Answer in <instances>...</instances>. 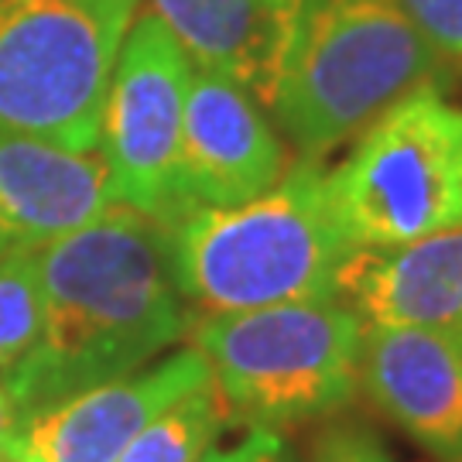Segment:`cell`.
Listing matches in <instances>:
<instances>
[{
    "instance_id": "cell-9",
    "label": "cell",
    "mask_w": 462,
    "mask_h": 462,
    "mask_svg": "<svg viewBox=\"0 0 462 462\" xmlns=\"http://www.w3.org/2000/svg\"><path fill=\"white\" fill-rule=\"evenodd\" d=\"M291 162L261 99L223 72L192 66L182 127L185 209H223L264 196Z\"/></svg>"
},
{
    "instance_id": "cell-17",
    "label": "cell",
    "mask_w": 462,
    "mask_h": 462,
    "mask_svg": "<svg viewBox=\"0 0 462 462\" xmlns=\"http://www.w3.org/2000/svg\"><path fill=\"white\" fill-rule=\"evenodd\" d=\"M401 4L435 49L462 59V0H401Z\"/></svg>"
},
{
    "instance_id": "cell-7",
    "label": "cell",
    "mask_w": 462,
    "mask_h": 462,
    "mask_svg": "<svg viewBox=\"0 0 462 462\" xmlns=\"http://www.w3.org/2000/svg\"><path fill=\"white\" fill-rule=\"evenodd\" d=\"M192 59L158 17H134L120 45L103 120L99 154L114 182L116 206H131L171 226L182 199V127Z\"/></svg>"
},
{
    "instance_id": "cell-14",
    "label": "cell",
    "mask_w": 462,
    "mask_h": 462,
    "mask_svg": "<svg viewBox=\"0 0 462 462\" xmlns=\"http://www.w3.org/2000/svg\"><path fill=\"white\" fill-rule=\"evenodd\" d=\"M226 425H230V411L216 383H206L158 414L120 452L116 462H199L216 446Z\"/></svg>"
},
{
    "instance_id": "cell-6",
    "label": "cell",
    "mask_w": 462,
    "mask_h": 462,
    "mask_svg": "<svg viewBox=\"0 0 462 462\" xmlns=\"http://www.w3.org/2000/svg\"><path fill=\"white\" fill-rule=\"evenodd\" d=\"M329 199L356 250H387L462 226V106L414 89L329 168Z\"/></svg>"
},
{
    "instance_id": "cell-18",
    "label": "cell",
    "mask_w": 462,
    "mask_h": 462,
    "mask_svg": "<svg viewBox=\"0 0 462 462\" xmlns=\"http://www.w3.org/2000/svg\"><path fill=\"white\" fill-rule=\"evenodd\" d=\"M199 462H291L288 446L281 439V431H261L254 429L233 448H209Z\"/></svg>"
},
{
    "instance_id": "cell-20",
    "label": "cell",
    "mask_w": 462,
    "mask_h": 462,
    "mask_svg": "<svg viewBox=\"0 0 462 462\" xmlns=\"http://www.w3.org/2000/svg\"><path fill=\"white\" fill-rule=\"evenodd\" d=\"M4 462H28V459H4Z\"/></svg>"
},
{
    "instance_id": "cell-3",
    "label": "cell",
    "mask_w": 462,
    "mask_h": 462,
    "mask_svg": "<svg viewBox=\"0 0 462 462\" xmlns=\"http://www.w3.org/2000/svg\"><path fill=\"white\" fill-rule=\"evenodd\" d=\"M442 79L446 55L401 0H295L267 114L298 158L322 162Z\"/></svg>"
},
{
    "instance_id": "cell-19",
    "label": "cell",
    "mask_w": 462,
    "mask_h": 462,
    "mask_svg": "<svg viewBox=\"0 0 462 462\" xmlns=\"http://www.w3.org/2000/svg\"><path fill=\"white\" fill-rule=\"evenodd\" d=\"M14 435H17V411H14V401L7 394L4 380H0V462L11 456V446H14Z\"/></svg>"
},
{
    "instance_id": "cell-5",
    "label": "cell",
    "mask_w": 462,
    "mask_h": 462,
    "mask_svg": "<svg viewBox=\"0 0 462 462\" xmlns=\"http://www.w3.org/2000/svg\"><path fill=\"white\" fill-rule=\"evenodd\" d=\"M134 11L137 0H0V131L97 151Z\"/></svg>"
},
{
    "instance_id": "cell-11",
    "label": "cell",
    "mask_w": 462,
    "mask_h": 462,
    "mask_svg": "<svg viewBox=\"0 0 462 462\" xmlns=\"http://www.w3.org/2000/svg\"><path fill=\"white\" fill-rule=\"evenodd\" d=\"M116 206L106 162L32 134L0 131V254L42 250Z\"/></svg>"
},
{
    "instance_id": "cell-15",
    "label": "cell",
    "mask_w": 462,
    "mask_h": 462,
    "mask_svg": "<svg viewBox=\"0 0 462 462\" xmlns=\"http://www.w3.org/2000/svg\"><path fill=\"white\" fill-rule=\"evenodd\" d=\"M45 322L38 250L0 254V380L34 353Z\"/></svg>"
},
{
    "instance_id": "cell-16",
    "label": "cell",
    "mask_w": 462,
    "mask_h": 462,
    "mask_svg": "<svg viewBox=\"0 0 462 462\" xmlns=\"http://www.w3.org/2000/svg\"><path fill=\"white\" fill-rule=\"evenodd\" d=\"M312 462H397L360 421H336L315 435Z\"/></svg>"
},
{
    "instance_id": "cell-12",
    "label": "cell",
    "mask_w": 462,
    "mask_h": 462,
    "mask_svg": "<svg viewBox=\"0 0 462 462\" xmlns=\"http://www.w3.org/2000/svg\"><path fill=\"white\" fill-rule=\"evenodd\" d=\"M343 298L366 326L462 336V226L387 250H356Z\"/></svg>"
},
{
    "instance_id": "cell-8",
    "label": "cell",
    "mask_w": 462,
    "mask_h": 462,
    "mask_svg": "<svg viewBox=\"0 0 462 462\" xmlns=\"http://www.w3.org/2000/svg\"><path fill=\"white\" fill-rule=\"evenodd\" d=\"M213 383L209 364L192 343L124 377L103 380L17 421L7 459L116 462L141 431L175 401Z\"/></svg>"
},
{
    "instance_id": "cell-4",
    "label": "cell",
    "mask_w": 462,
    "mask_h": 462,
    "mask_svg": "<svg viewBox=\"0 0 462 462\" xmlns=\"http://www.w3.org/2000/svg\"><path fill=\"white\" fill-rule=\"evenodd\" d=\"M366 322L346 298L196 315L189 343L209 364L230 421L250 431L332 418L360 391Z\"/></svg>"
},
{
    "instance_id": "cell-2",
    "label": "cell",
    "mask_w": 462,
    "mask_h": 462,
    "mask_svg": "<svg viewBox=\"0 0 462 462\" xmlns=\"http://www.w3.org/2000/svg\"><path fill=\"white\" fill-rule=\"evenodd\" d=\"M326 175L322 162L295 158L264 196L179 216L168 236L189 312L230 315L343 298L356 247L332 209Z\"/></svg>"
},
{
    "instance_id": "cell-10",
    "label": "cell",
    "mask_w": 462,
    "mask_h": 462,
    "mask_svg": "<svg viewBox=\"0 0 462 462\" xmlns=\"http://www.w3.org/2000/svg\"><path fill=\"white\" fill-rule=\"evenodd\" d=\"M360 391L435 462H462V336L366 326Z\"/></svg>"
},
{
    "instance_id": "cell-1",
    "label": "cell",
    "mask_w": 462,
    "mask_h": 462,
    "mask_svg": "<svg viewBox=\"0 0 462 462\" xmlns=\"http://www.w3.org/2000/svg\"><path fill=\"white\" fill-rule=\"evenodd\" d=\"M45 322L34 353L4 380L17 421L165 356L192 329L175 284L168 226L114 206L38 250Z\"/></svg>"
},
{
    "instance_id": "cell-13",
    "label": "cell",
    "mask_w": 462,
    "mask_h": 462,
    "mask_svg": "<svg viewBox=\"0 0 462 462\" xmlns=\"http://www.w3.org/2000/svg\"><path fill=\"white\" fill-rule=\"evenodd\" d=\"M192 66L223 72L267 106L295 0H148Z\"/></svg>"
}]
</instances>
